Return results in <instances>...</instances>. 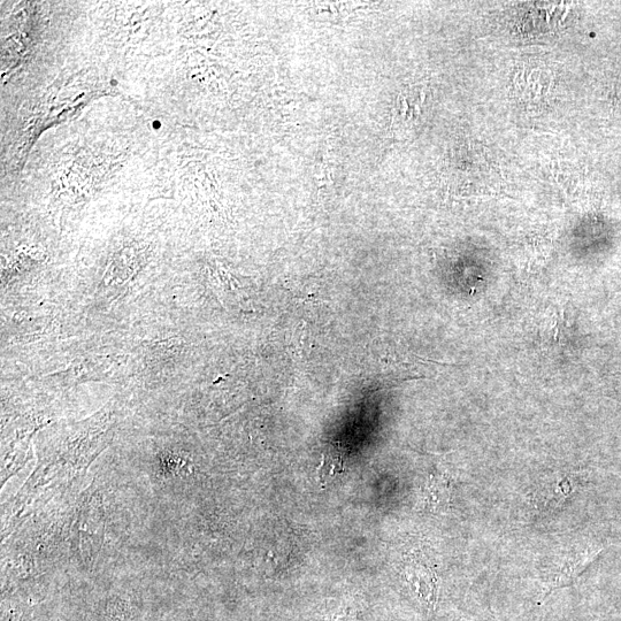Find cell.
<instances>
[{
  "instance_id": "obj_3",
  "label": "cell",
  "mask_w": 621,
  "mask_h": 621,
  "mask_svg": "<svg viewBox=\"0 0 621 621\" xmlns=\"http://www.w3.org/2000/svg\"><path fill=\"white\" fill-rule=\"evenodd\" d=\"M426 500L433 509H443L450 501V480L444 475H431L426 487Z\"/></svg>"
},
{
  "instance_id": "obj_1",
  "label": "cell",
  "mask_w": 621,
  "mask_h": 621,
  "mask_svg": "<svg viewBox=\"0 0 621 621\" xmlns=\"http://www.w3.org/2000/svg\"><path fill=\"white\" fill-rule=\"evenodd\" d=\"M601 550V548L589 546L570 551V554L562 557L561 562L552 566L543 575V597H547L557 589L572 586L600 554Z\"/></svg>"
},
{
  "instance_id": "obj_2",
  "label": "cell",
  "mask_w": 621,
  "mask_h": 621,
  "mask_svg": "<svg viewBox=\"0 0 621 621\" xmlns=\"http://www.w3.org/2000/svg\"><path fill=\"white\" fill-rule=\"evenodd\" d=\"M574 492L571 475H551L541 482L534 493V503L541 510H552L561 506Z\"/></svg>"
},
{
  "instance_id": "obj_4",
  "label": "cell",
  "mask_w": 621,
  "mask_h": 621,
  "mask_svg": "<svg viewBox=\"0 0 621 621\" xmlns=\"http://www.w3.org/2000/svg\"><path fill=\"white\" fill-rule=\"evenodd\" d=\"M343 471V460L340 452L329 451L327 455L322 457V463L319 467V478L321 481L328 482L336 478Z\"/></svg>"
}]
</instances>
